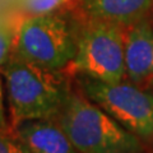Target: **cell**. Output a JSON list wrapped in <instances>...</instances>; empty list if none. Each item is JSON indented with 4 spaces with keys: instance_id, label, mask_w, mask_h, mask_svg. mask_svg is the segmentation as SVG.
<instances>
[{
    "instance_id": "1",
    "label": "cell",
    "mask_w": 153,
    "mask_h": 153,
    "mask_svg": "<svg viewBox=\"0 0 153 153\" xmlns=\"http://www.w3.org/2000/svg\"><path fill=\"white\" fill-rule=\"evenodd\" d=\"M1 71L13 129L27 120L59 116L70 93L59 71L41 68L16 54Z\"/></svg>"
},
{
    "instance_id": "2",
    "label": "cell",
    "mask_w": 153,
    "mask_h": 153,
    "mask_svg": "<svg viewBox=\"0 0 153 153\" xmlns=\"http://www.w3.org/2000/svg\"><path fill=\"white\" fill-rule=\"evenodd\" d=\"M63 128L80 153H140L134 135L89 98L69 93L59 114Z\"/></svg>"
},
{
    "instance_id": "3",
    "label": "cell",
    "mask_w": 153,
    "mask_h": 153,
    "mask_svg": "<svg viewBox=\"0 0 153 153\" xmlns=\"http://www.w3.org/2000/svg\"><path fill=\"white\" fill-rule=\"evenodd\" d=\"M75 51L76 35L69 22L50 13L22 19L13 54L41 68L60 71L71 64Z\"/></svg>"
},
{
    "instance_id": "4",
    "label": "cell",
    "mask_w": 153,
    "mask_h": 153,
    "mask_svg": "<svg viewBox=\"0 0 153 153\" xmlns=\"http://www.w3.org/2000/svg\"><path fill=\"white\" fill-rule=\"evenodd\" d=\"M125 28L89 18L76 35V51L71 68L96 80L121 82L126 75Z\"/></svg>"
},
{
    "instance_id": "5",
    "label": "cell",
    "mask_w": 153,
    "mask_h": 153,
    "mask_svg": "<svg viewBox=\"0 0 153 153\" xmlns=\"http://www.w3.org/2000/svg\"><path fill=\"white\" fill-rule=\"evenodd\" d=\"M85 97L138 138L153 137V92L135 83H106L84 76Z\"/></svg>"
},
{
    "instance_id": "6",
    "label": "cell",
    "mask_w": 153,
    "mask_h": 153,
    "mask_svg": "<svg viewBox=\"0 0 153 153\" xmlns=\"http://www.w3.org/2000/svg\"><path fill=\"white\" fill-rule=\"evenodd\" d=\"M125 71L131 83L153 85V27L144 19L125 28Z\"/></svg>"
},
{
    "instance_id": "7",
    "label": "cell",
    "mask_w": 153,
    "mask_h": 153,
    "mask_svg": "<svg viewBox=\"0 0 153 153\" xmlns=\"http://www.w3.org/2000/svg\"><path fill=\"white\" fill-rule=\"evenodd\" d=\"M14 133L30 153H80L52 119L23 121L14 128Z\"/></svg>"
},
{
    "instance_id": "8",
    "label": "cell",
    "mask_w": 153,
    "mask_h": 153,
    "mask_svg": "<svg viewBox=\"0 0 153 153\" xmlns=\"http://www.w3.org/2000/svg\"><path fill=\"white\" fill-rule=\"evenodd\" d=\"M152 4V0H82V8L88 18L123 27L143 19Z\"/></svg>"
},
{
    "instance_id": "9",
    "label": "cell",
    "mask_w": 153,
    "mask_h": 153,
    "mask_svg": "<svg viewBox=\"0 0 153 153\" xmlns=\"http://www.w3.org/2000/svg\"><path fill=\"white\" fill-rule=\"evenodd\" d=\"M22 17L18 12L0 13V68L12 56Z\"/></svg>"
},
{
    "instance_id": "10",
    "label": "cell",
    "mask_w": 153,
    "mask_h": 153,
    "mask_svg": "<svg viewBox=\"0 0 153 153\" xmlns=\"http://www.w3.org/2000/svg\"><path fill=\"white\" fill-rule=\"evenodd\" d=\"M68 0H13V5L27 16H42L55 13Z\"/></svg>"
},
{
    "instance_id": "11",
    "label": "cell",
    "mask_w": 153,
    "mask_h": 153,
    "mask_svg": "<svg viewBox=\"0 0 153 153\" xmlns=\"http://www.w3.org/2000/svg\"><path fill=\"white\" fill-rule=\"evenodd\" d=\"M0 153H30L16 134H9L8 130L0 131Z\"/></svg>"
},
{
    "instance_id": "12",
    "label": "cell",
    "mask_w": 153,
    "mask_h": 153,
    "mask_svg": "<svg viewBox=\"0 0 153 153\" xmlns=\"http://www.w3.org/2000/svg\"><path fill=\"white\" fill-rule=\"evenodd\" d=\"M4 83L3 78L0 76V131L8 130V124H7V116H5V105H4Z\"/></svg>"
},
{
    "instance_id": "13",
    "label": "cell",
    "mask_w": 153,
    "mask_h": 153,
    "mask_svg": "<svg viewBox=\"0 0 153 153\" xmlns=\"http://www.w3.org/2000/svg\"><path fill=\"white\" fill-rule=\"evenodd\" d=\"M152 1H153V0H152Z\"/></svg>"
}]
</instances>
